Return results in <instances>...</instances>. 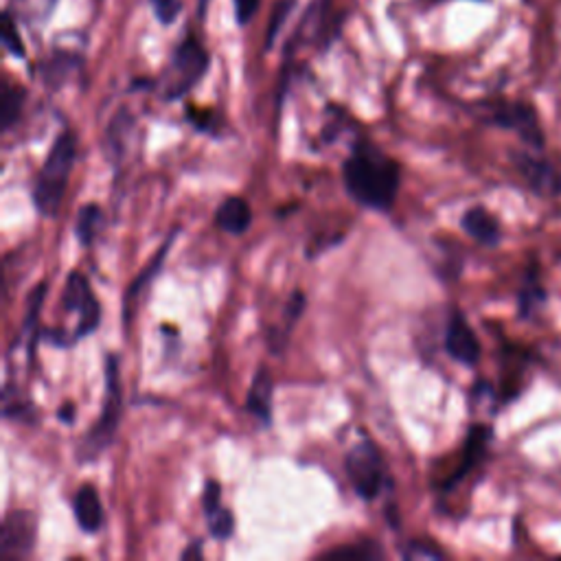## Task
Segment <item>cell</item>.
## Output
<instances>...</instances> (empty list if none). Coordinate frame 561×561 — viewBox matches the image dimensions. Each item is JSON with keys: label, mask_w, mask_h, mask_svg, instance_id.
<instances>
[{"label": "cell", "mask_w": 561, "mask_h": 561, "mask_svg": "<svg viewBox=\"0 0 561 561\" xmlns=\"http://www.w3.org/2000/svg\"><path fill=\"white\" fill-rule=\"evenodd\" d=\"M37 520L31 511H14L3 522V536H0V555L3 559L29 557L36 546Z\"/></svg>", "instance_id": "9c48e42d"}, {"label": "cell", "mask_w": 561, "mask_h": 561, "mask_svg": "<svg viewBox=\"0 0 561 561\" xmlns=\"http://www.w3.org/2000/svg\"><path fill=\"white\" fill-rule=\"evenodd\" d=\"M445 351L452 360L463 366H476L480 362V340L472 327H469L467 318L461 311H454L450 316L445 332Z\"/></svg>", "instance_id": "30bf717a"}, {"label": "cell", "mask_w": 561, "mask_h": 561, "mask_svg": "<svg viewBox=\"0 0 561 561\" xmlns=\"http://www.w3.org/2000/svg\"><path fill=\"white\" fill-rule=\"evenodd\" d=\"M64 310L75 311L79 316L77 329H75V340L90 336L101 322V305L93 294L88 279L82 272H70L66 279V288L62 296Z\"/></svg>", "instance_id": "52a82bcc"}, {"label": "cell", "mask_w": 561, "mask_h": 561, "mask_svg": "<svg viewBox=\"0 0 561 561\" xmlns=\"http://www.w3.org/2000/svg\"><path fill=\"white\" fill-rule=\"evenodd\" d=\"M514 165L520 171L522 180L528 189L539 198H557L561 196V174L559 169L544 158L542 152L536 149H525V152H514Z\"/></svg>", "instance_id": "ba28073f"}, {"label": "cell", "mask_w": 561, "mask_h": 561, "mask_svg": "<svg viewBox=\"0 0 561 561\" xmlns=\"http://www.w3.org/2000/svg\"><path fill=\"white\" fill-rule=\"evenodd\" d=\"M45 294H46V283H42V285H37L29 296V310H26V316L23 322V333L25 336H31V340L36 338L34 333H36V325H37V314H40L42 303H45Z\"/></svg>", "instance_id": "d4e9b609"}, {"label": "cell", "mask_w": 561, "mask_h": 561, "mask_svg": "<svg viewBox=\"0 0 561 561\" xmlns=\"http://www.w3.org/2000/svg\"><path fill=\"white\" fill-rule=\"evenodd\" d=\"M342 178L347 193L366 209L388 213L402 187V167L369 140H358L344 160Z\"/></svg>", "instance_id": "6da1fadb"}, {"label": "cell", "mask_w": 561, "mask_h": 561, "mask_svg": "<svg viewBox=\"0 0 561 561\" xmlns=\"http://www.w3.org/2000/svg\"><path fill=\"white\" fill-rule=\"evenodd\" d=\"M489 439H491V430L487 428V425L476 423L469 428L467 441H465V452H463V461H461V465L454 469V474H452L450 480L445 483V489H452L454 484L461 483V480L478 465L480 458H483L484 452H487Z\"/></svg>", "instance_id": "5bb4252c"}, {"label": "cell", "mask_w": 561, "mask_h": 561, "mask_svg": "<svg viewBox=\"0 0 561 561\" xmlns=\"http://www.w3.org/2000/svg\"><path fill=\"white\" fill-rule=\"evenodd\" d=\"M259 5H261V0H235V15H237V23L241 26H246L250 23L252 18H255V14L259 12Z\"/></svg>", "instance_id": "4dcf8cb0"}, {"label": "cell", "mask_w": 561, "mask_h": 561, "mask_svg": "<svg viewBox=\"0 0 561 561\" xmlns=\"http://www.w3.org/2000/svg\"><path fill=\"white\" fill-rule=\"evenodd\" d=\"M104 222H106V218H104V210H101L99 204H86V207L79 209L77 224H75V233H77V240L82 241V246L86 248L93 246L95 237L99 235Z\"/></svg>", "instance_id": "44dd1931"}, {"label": "cell", "mask_w": 561, "mask_h": 561, "mask_svg": "<svg viewBox=\"0 0 561 561\" xmlns=\"http://www.w3.org/2000/svg\"><path fill=\"white\" fill-rule=\"evenodd\" d=\"M444 550L425 539H410L403 546V559H444Z\"/></svg>", "instance_id": "4316f807"}, {"label": "cell", "mask_w": 561, "mask_h": 561, "mask_svg": "<svg viewBox=\"0 0 561 561\" xmlns=\"http://www.w3.org/2000/svg\"><path fill=\"white\" fill-rule=\"evenodd\" d=\"M3 42L5 46L12 51V56L15 57H25V45L20 40L18 34V25H15V15L9 12H5V25H3Z\"/></svg>", "instance_id": "83f0119b"}, {"label": "cell", "mask_w": 561, "mask_h": 561, "mask_svg": "<svg viewBox=\"0 0 561 561\" xmlns=\"http://www.w3.org/2000/svg\"><path fill=\"white\" fill-rule=\"evenodd\" d=\"M544 305H546V290L539 283L537 270L531 268V272L522 280L520 292H517V311H520V318L526 321V318L537 314Z\"/></svg>", "instance_id": "d6986e66"}, {"label": "cell", "mask_w": 561, "mask_h": 561, "mask_svg": "<svg viewBox=\"0 0 561 561\" xmlns=\"http://www.w3.org/2000/svg\"><path fill=\"white\" fill-rule=\"evenodd\" d=\"M176 237H178V229L171 230V235L167 237V241L163 246H160V250L156 252L152 261H149L148 266L143 268V272H140L138 277L134 279L132 283H129V288L126 290V296H123V322H126V327H129V321H132V316H134V303H137L138 296L143 294V290L148 288L149 280H152L156 274L160 272V268H163V263H165L167 252H169V248H171V244H174Z\"/></svg>", "instance_id": "8fae6325"}, {"label": "cell", "mask_w": 561, "mask_h": 561, "mask_svg": "<svg viewBox=\"0 0 561 561\" xmlns=\"http://www.w3.org/2000/svg\"><path fill=\"white\" fill-rule=\"evenodd\" d=\"M73 514L84 533H99L104 526V505L93 484H82L73 495Z\"/></svg>", "instance_id": "7c38bea8"}, {"label": "cell", "mask_w": 561, "mask_h": 561, "mask_svg": "<svg viewBox=\"0 0 561 561\" xmlns=\"http://www.w3.org/2000/svg\"><path fill=\"white\" fill-rule=\"evenodd\" d=\"M149 3H152L154 15L158 18V23L165 26L174 25L182 12V0H149Z\"/></svg>", "instance_id": "f1b7e54d"}, {"label": "cell", "mask_w": 561, "mask_h": 561, "mask_svg": "<svg viewBox=\"0 0 561 561\" xmlns=\"http://www.w3.org/2000/svg\"><path fill=\"white\" fill-rule=\"evenodd\" d=\"M209 53L199 45L196 37L182 40L174 51L169 68L165 70L163 82H160V93L165 101L182 99L189 90L196 86L209 70Z\"/></svg>", "instance_id": "277c9868"}, {"label": "cell", "mask_w": 561, "mask_h": 561, "mask_svg": "<svg viewBox=\"0 0 561 561\" xmlns=\"http://www.w3.org/2000/svg\"><path fill=\"white\" fill-rule=\"evenodd\" d=\"M296 0H279L277 5H274V12H272V18H270V25H268V36H266V48H272L274 40H277V34L280 26L285 25V20H288V15L292 14Z\"/></svg>", "instance_id": "484cf974"}, {"label": "cell", "mask_w": 561, "mask_h": 561, "mask_svg": "<svg viewBox=\"0 0 561 561\" xmlns=\"http://www.w3.org/2000/svg\"><path fill=\"white\" fill-rule=\"evenodd\" d=\"M134 118L129 117L128 110H118L117 117L112 118L110 126H107V132L104 137V152L107 154L110 160H118L123 156V149H126V138L132 129Z\"/></svg>", "instance_id": "ffe728a7"}, {"label": "cell", "mask_w": 561, "mask_h": 561, "mask_svg": "<svg viewBox=\"0 0 561 561\" xmlns=\"http://www.w3.org/2000/svg\"><path fill=\"white\" fill-rule=\"evenodd\" d=\"M56 5L57 0H12L9 12L15 15V20L29 25L31 29H36V26L40 29L56 12Z\"/></svg>", "instance_id": "ac0fdd59"}, {"label": "cell", "mask_w": 561, "mask_h": 561, "mask_svg": "<svg viewBox=\"0 0 561 561\" xmlns=\"http://www.w3.org/2000/svg\"><path fill=\"white\" fill-rule=\"evenodd\" d=\"M75 158H77V137L66 129L53 143L34 187V204L45 218H56L62 207Z\"/></svg>", "instance_id": "7a4b0ae2"}, {"label": "cell", "mask_w": 561, "mask_h": 561, "mask_svg": "<svg viewBox=\"0 0 561 561\" xmlns=\"http://www.w3.org/2000/svg\"><path fill=\"white\" fill-rule=\"evenodd\" d=\"M272 391H274V382L272 375L266 366L257 371L255 380H252L250 388H248L246 395V410L261 421L263 425H270L272 421Z\"/></svg>", "instance_id": "9a60e30c"}, {"label": "cell", "mask_w": 561, "mask_h": 561, "mask_svg": "<svg viewBox=\"0 0 561 561\" xmlns=\"http://www.w3.org/2000/svg\"><path fill=\"white\" fill-rule=\"evenodd\" d=\"M215 224L230 235H244L252 224L250 204L240 196L226 198L215 210Z\"/></svg>", "instance_id": "2e32d148"}, {"label": "cell", "mask_w": 561, "mask_h": 561, "mask_svg": "<svg viewBox=\"0 0 561 561\" xmlns=\"http://www.w3.org/2000/svg\"><path fill=\"white\" fill-rule=\"evenodd\" d=\"M463 230L472 237L474 241H478L480 246H498L503 240V230H500L498 219L495 215H491L484 207H472L465 210V215L461 218Z\"/></svg>", "instance_id": "4fadbf2b"}, {"label": "cell", "mask_w": 561, "mask_h": 561, "mask_svg": "<svg viewBox=\"0 0 561 561\" xmlns=\"http://www.w3.org/2000/svg\"><path fill=\"white\" fill-rule=\"evenodd\" d=\"M303 307H305V294L301 292V290H296L292 294V299L288 301V307H285V316H288L290 322H294L296 318H301L303 314Z\"/></svg>", "instance_id": "1f68e13d"}, {"label": "cell", "mask_w": 561, "mask_h": 561, "mask_svg": "<svg viewBox=\"0 0 561 561\" xmlns=\"http://www.w3.org/2000/svg\"><path fill=\"white\" fill-rule=\"evenodd\" d=\"M79 66H82V59L75 57L73 53H56L46 62H42L40 75L48 88H59V86H64L73 77V73Z\"/></svg>", "instance_id": "e0dca14e"}, {"label": "cell", "mask_w": 561, "mask_h": 561, "mask_svg": "<svg viewBox=\"0 0 561 561\" xmlns=\"http://www.w3.org/2000/svg\"><path fill=\"white\" fill-rule=\"evenodd\" d=\"M182 559H191V557H196V559H202V544L199 542H191L189 544V548L185 550V553L180 555Z\"/></svg>", "instance_id": "d6a6232c"}, {"label": "cell", "mask_w": 561, "mask_h": 561, "mask_svg": "<svg viewBox=\"0 0 561 561\" xmlns=\"http://www.w3.org/2000/svg\"><path fill=\"white\" fill-rule=\"evenodd\" d=\"M484 121H487L489 126L509 129V132L517 134L528 149L542 152L544 145H546L537 112L528 104H522V101H500V104L489 106Z\"/></svg>", "instance_id": "8992f818"}, {"label": "cell", "mask_w": 561, "mask_h": 561, "mask_svg": "<svg viewBox=\"0 0 561 561\" xmlns=\"http://www.w3.org/2000/svg\"><path fill=\"white\" fill-rule=\"evenodd\" d=\"M121 410H123V393H121V375H118V358L115 353H110L106 358L104 406H101L97 423L86 433L82 444L77 447L79 463L95 461L101 452H106L107 447L112 445L118 430V421H121Z\"/></svg>", "instance_id": "3957f363"}, {"label": "cell", "mask_w": 561, "mask_h": 561, "mask_svg": "<svg viewBox=\"0 0 561 561\" xmlns=\"http://www.w3.org/2000/svg\"><path fill=\"white\" fill-rule=\"evenodd\" d=\"M57 417L64 421V423H73L75 419V403H64L62 408H59Z\"/></svg>", "instance_id": "836d02e7"}, {"label": "cell", "mask_w": 561, "mask_h": 561, "mask_svg": "<svg viewBox=\"0 0 561 561\" xmlns=\"http://www.w3.org/2000/svg\"><path fill=\"white\" fill-rule=\"evenodd\" d=\"M26 93L20 86H12V84H5L3 86V93H0V123H3V129L7 132V129L14 128V123L18 121L20 112H23Z\"/></svg>", "instance_id": "7402d4cb"}, {"label": "cell", "mask_w": 561, "mask_h": 561, "mask_svg": "<svg viewBox=\"0 0 561 561\" xmlns=\"http://www.w3.org/2000/svg\"><path fill=\"white\" fill-rule=\"evenodd\" d=\"M207 517H209V533L215 539L224 542V539L233 537L235 517H233V514H230V509H224V506H219L218 511H213V514L207 515Z\"/></svg>", "instance_id": "cb8c5ba5"}, {"label": "cell", "mask_w": 561, "mask_h": 561, "mask_svg": "<svg viewBox=\"0 0 561 561\" xmlns=\"http://www.w3.org/2000/svg\"><path fill=\"white\" fill-rule=\"evenodd\" d=\"M219 500H222V487H219L218 480H207V484H204V498H202V505H204V514L210 515L213 511H218L219 506Z\"/></svg>", "instance_id": "f546056e"}, {"label": "cell", "mask_w": 561, "mask_h": 561, "mask_svg": "<svg viewBox=\"0 0 561 561\" xmlns=\"http://www.w3.org/2000/svg\"><path fill=\"white\" fill-rule=\"evenodd\" d=\"M344 469L351 487L362 500H375L388 483L386 463L371 439L355 444L344 456Z\"/></svg>", "instance_id": "5b68a950"}, {"label": "cell", "mask_w": 561, "mask_h": 561, "mask_svg": "<svg viewBox=\"0 0 561 561\" xmlns=\"http://www.w3.org/2000/svg\"><path fill=\"white\" fill-rule=\"evenodd\" d=\"M325 557L329 559H382L384 557V550L377 546L375 542H362V544H351V546L329 550Z\"/></svg>", "instance_id": "603a6c76"}]
</instances>
